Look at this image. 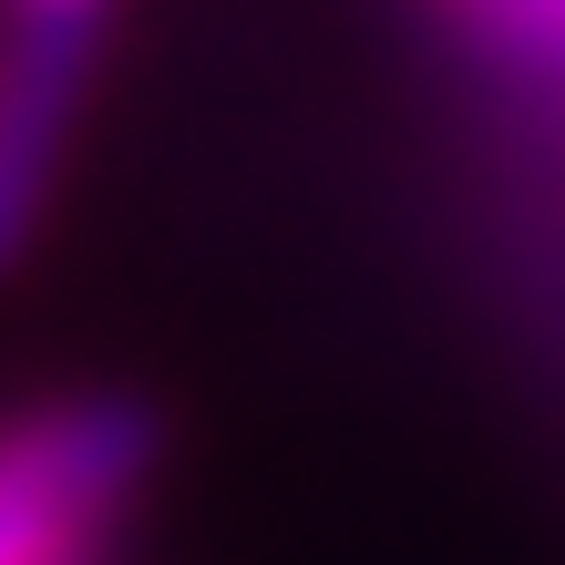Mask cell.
<instances>
[{
	"instance_id": "obj_1",
	"label": "cell",
	"mask_w": 565,
	"mask_h": 565,
	"mask_svg": "<svg viewBox=\"0 0 565 565\" xmlns=\"http://www.w3.org/2000/svg\"><path fill=\"white\" fill-rule=\"evenodd\" d=\"M164 422L124 391L31 402L0 422V565H93L145 493Z\"/></svg>"
},
{
	"instance_id": "obj_2",
	"label": "cell",
	"mask_w": 565,
	"mask_h": 565,
	"mask_svg": "<svg viewBox=\"0 0 565 565\" xmlns=\"http://www.w3.org/2000/svg\"><path fill=\"white\" fill-rule=\"evenodd\" d=\"M83 62H93V21H21L11 62H0V268L31 247V226L52 206L73 104H83Z\"/></svg>"
},
{
	"instance_id": "obj_3",
	"label": "cell",
	"mask_w": 565,
	"mask_h": 565,
	"mask_svg": "<svg viewBox=\"0 0 565 565\" xmlns=\"http://www.w3.org/2000/svg\"><path fill=\"white\" fill-rule=\"evenodd\" d=\"M21 21H104V0H21Z\"/></svg>"
}]
</instances>
